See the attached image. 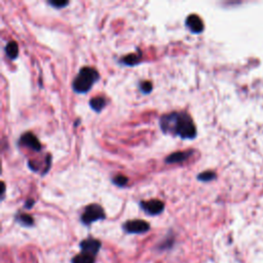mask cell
Wrapping results in <instances>:
<instances>
[{
  "mask_svg": "<svg viewBox=\"0 0 263 263\" xmlns=\"http://www.w3.org/2000/svg\"><path fill=\"white\" fill-rule=\"evenodd\" d=\"M160 127L164 134L180 137L181 139H194L196 128L191 116L184 111L165 114L160 120Z\"/></svg>",
  "mask_w": 263,
  "mask_h": 263,
  "instance_id": "1",
  "label": "cell"
},
{
  "mask_svg": "<svg viewBox=\"0 0 263 263\" xmlns=\"http://www.w3.org/2000/svg\"><path fill=\"white\" fill-rule=\"evenodd\" d=\"M100 75L95 68L83 67L73 80L72 88L77 94H87L99 81Z\"/></svg>",
  "mask_w": 263,
  "mask_h": 263,
  "instance_id": "2",
  "label": "cell"
},
{
  "mask_svg": "<svg viewBox=\"0 0 263 263\" xmlns=\"http://www.w3.org/2000/svg\"><path fill=\"white\" fill-rule=\"evenodd\" d=\"M105 219H106V214H105L104 209L98 204L88 205L81 215V222L86 226L91 225L97 221H102Z\"/></svg>",
  "mask_w": 263,
  "mask_h": 263,
  "instance_id": "3",
  "label": "cell"
},
{
  "mask_svg": "<svg viewBox=\"0 0 263 263\" xmlns=\"http://www.w3.org/2000/svg\"><path fill=\"white\" fill-rule=\"evenodd\" d=\"M123 230L128 234H143L150 230V224L141 219L128 220L123 224Z\"/></svg>",
  "mask_w": 263,
  "mask_h": 263,
  "instance_id": "4",
  "label": "cell"
},
{
  "mask_svg": "<svg viewBox=\"0 0 263 263\" xmlns=\"http://www.w3.org/2000/svg\"><path fill=\"white\" fill-rule=\"evenodd\" d=\"M139 206L143 210V212L149 216L160 215L165 210V204L160 200L142 201L139 203Z\"/></svg>",
  "mask_w": 263,
  "mask_h": 263,
  "instance_id": "5",
  "label": "cell"
},
{
  "mask_svg": "<svg viewBox=\"0 0 263 263\" xmlns=\"http://www.w3.org/2000/svg\"><path fill=\"white\" fill-rule=\"evenodd\" d=\"M101 247H102L101 241L93 238V236H88V238L83 240L80 243L81 252L93 255L95 257L98 256L100 250H101Z\"/></svg>",
  "mask_w": 263,
  "mask_h": 263,
  "instance_id": "6",
  "label": "cell"
},
{
  "mask_svg": "<svg viewBox=\"0 0 263 263\" xmlns=\"http://www.w3.org/2000/svg\"><path fill=\"white\" fill-rule=\"evenodd\" d=\"M19 145L23 146V147H27L35 152H39L42 151V143L38 141L37 137L28 132V133H25L21 136L20 140H19Z\"/></svg>",
  "mask_w": 263,
  "mask_h": 263,
  "instance_id": "7",
  "label": "cell"
},
{
  "mask_svg": "<svg viewBox=\"0 0 263 263\" xmlns=\"http://www.w3.org/2000/svg\"><path fill=\"white\" fill-rule=\"evenodd\" d=\"M186 27L194 34H199L204 31L203 20L197 15H189L185 20Z\"/></svg>",
  "mask_w": 263,
  "mask_h": 263,
  "instance_id": "8",
  "label": "cell"
},
{
  "mask_svg": "<svg viewBox=\"0 0 263 263\" xmlns=\"http://www.w3.org/2000/svg\"><path fill=\"white\" fill-rule=\"evenodd\" d=\"M176 243V236L174 232H169L165 238L155 246V250H157L159 252H165V251H170L172 250L175 246Z\"/></svg>",
  "mask_w": 263,
  "mask_h": 263,
  "instance_id": "9",
  "label": "cell"
},
{
  "mask_svg": "<svg viewBox=\"0 0 263 263\" xmlns=\"http://www.w3.org/2000/svg\"><path fill=\"white\" fill-rule=\"evenodd\" d=\"M194 150H186V151H177L170 154L165 162L167 164H180L187 161L189 157L193 154Z\"/></svg>",
  "mask_w": 263,
  "mask_h": 263,
  "instance_id": "10",
  "label": "cell"
},
{
  "mask_svg": "<svg viewBox=\"0 0 263 263\" xmlns=\"http://www.w3.org/2000/svg\"><path fill=\"white\" fill-rule=\"evenodd\" d=\"M15 219L18 224L23 227H32L34 225V218L29 214L18 212Z\"/></svg>",
  "mask_w": 263,
  "mask_h": 263,
  "instance_id": "11",
  "label": "cell"
},
{
  "mask_svg": "<svg viewBox=\"0 0 263 263\" xmlns=\"http://www.w3.org/2000/svg\"><path fill=\"white\" fill-rule=\"evenodd\" d=\"M141 59H142V52H141V50L138 49L136 54H130V55H127L126 57H124L121 60V63H123L127 66H135L141 61Z\"/></svg>",
  "mask_w": 263,
  "mask_h": 263,
  "instance_id": "12",
  "label": "cell"
},
{
  "mask_svg": "<svg viewBox=\"0 0 263 263\" xmlns=\"http://www.w3.org/2000/svg\"><path fill=\"white\" fill-rule=\"evenodd\" d=\"M71 263H96V257L81 252L72 257Z\"/></svg>",
  "mask_w": 263,
  "mask_h": 263,
  "instance_id": "13",
  "label": "cell"
},
{
  "mask_svg": "<svg viewBox=\"0 0 263 263\" xmlns=\"http://www.w3.org/2000/svg\"><path fill=\"white\" fill-rule=\"evenodd\" d=\"M106 100L103 97H95L89 101V107L93 109L95 112H101L105 106H106Z\"/></svg>",
  "mask_w": 263,
  "mask_h": 263,
  "instance_id": "14",
  "label": "cell"
},
{
  "mask_svg": "<svg viewBox=\"0 0 263 263\" xmlns=\"http://www.w3.org/2000/svg\"><path fill=\"white\" fill-rule=\"evenodd\" d=\"M4 50H5L6 56L11 60L17 59L19 56V46H18L17 43H15V42L7 43Z\"/></svg>",
  "mask_w": 263,
  "mask_h": 263,
  "instance_id": "15",
  "label": "cell"
},
{
  "mask_svg": "<svg viewBox=\"0 0 263 263\" xmlns=\"http://www.w3.org/2000/svg\"><path fill=\"white\" fill-rule=\"evenodd\" d=\"M216 174L213 171H206V172L201 173L200 175H197V180L201 182H211L214 179H216Z\"/></svg>",
  "mask_w": 263,
  "mask_h": 263,
  "instance_id": "16",
  "label": "cell"
},
{
  "mask_svg": "<svg viewBox=\"0 0 263 263\" xmlns=\"http://www.w3.org/2000/svg\"><path fill=\"white\" fill-rule=\"evenodd\" d=\"M128 182H129L128 177H126L124 175H116L115 177L112 178V183L115 184V185L118 186V187L126 186L127 184H128Z\"/></svg>",
  "mask_w": 263,
  "mask_h": 263,
  "instance_id": "17",
  "label": "cell"
},
{
  "mask_svg": "<svg viewBox=\"0 0 263 263\" xmlns=\"http://www.w3.org/2000/svg\"><path fill=\"white\" fill-rule=\"evenodd\" d=\"M153 88V86L150 82H143L140 84V89H141V93L144 95H147L150 94L151 90Z\"/></svg>",
  "mask_w": 263,
  "mask_h": 263,
  "instance_id": "18",
  "label": "cell"
},
{
  "mask_svg": "<svg viewBox=\"0 0 263 263\" xmlns=\"http://www.w3.org/2000/svg\"><path fill=\"white\" fill-rule=\"evenodd\" d=\"M48 4L54 6L55 8H63L64 6H67L69 2L68 1H58V0H50V1H48Z\"/></svg>",
  "mask_w": 263,
  "mask_h": 263,
  "instance_id": "19",
  "label": "cell"
},
{
  "mask_svg": "<svg viewBox=\"0 0 263 263\" xmlns=\"http://www.w3.org/2000/svg\"><path fill=\"white\" fill-rule=\"evenodd\" d=\"M34 204H35V201L32 200V199H29V200H27V201L25 202L24 207H25L26 209H31V208L34 206Z\"/></svg>",
  "mask_w": 263,
  "mask_h": 263,
  "instance_id": "20",
  "label": "cell"
}]
</instances>
